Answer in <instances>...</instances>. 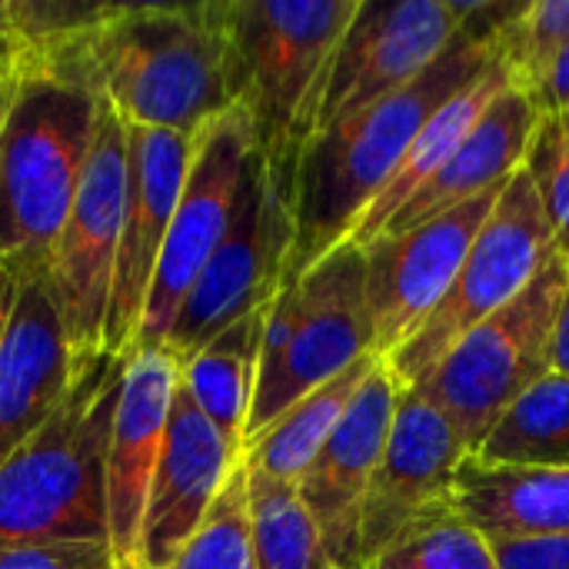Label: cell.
Masks as SVG:
<instances>
[{"instance_id":"1","label":"cell","mask_w":569,"mask_h":569,"mask_svg":"<svg viewBox=\"0 0 569 569\" xmlns=\"http://www.w3.org/2000/svg\"><path fill=\"white\" fill-rule=\"evenodd\" d=\"M497 63L493 37L457 30L450 47L403 90L313 133L293 173V250L283 283L300 280L337 247L403 163L423 123Z\"/></svg>"},{"instance_id":"2","label":"cell","mask_w":569,"mask_h":569,"mask_svg":"<svg viewBox=\"0 0 569 569\" xmlns=\"http://www.w3.org/2000/svg\"><path fill=\"white\" fill-rule=\"evenodd\" d=\"M100 97L73 47L0 57V263L47 267L77 197Z\"/></svg>"},{"instance_id":"3","label":"cell","mask_w":569,"mask_h":569,"mask_svg":"<svg viewBox=\"0 0 569 569\" xmlns=\"http://www.w3.org/2000/svg\"><path fill=\"white\" fill-rule=\"evenodd\" d=\"M77 53L123 123L197 137L237 107L220 0L113 3Z\"/></svg>"},{"instance_id":"4","label":"cell","mask_w":569,"mask_h":569,"mask_svg":"<svg viewBox=\"0 0 569 569\" xmlns=\"http://www.w3.org/2000/svg\"><path fill=\"white\" fill-rule=\"evenodd\" d=\"M123 370L127 357L77 353L57 410L0 467V537L107 543V457Z\"/></svg>"},{"instance_id":"5","label":"cell","mask_w":569,"mask_h":569,"mask_svg":"<svg viewBox=\"0 0 569 569\" xmlns=\"http://www.w3.org/2000/svg\"><path fill=\"white\" fill-rule=\"evenodd\" d=\"M360 0H220L233 103L267 167L293 187L307 110Z\"/></svg>"},{"instance_id":"6","label":"cell","mask_w":569,"mask_h":569,"mask_svg":"<svg viewBox=\"0 0 569 569\" xmlns=\"http://www.w3.org/2000/svg\"><path fill=\"white\" fill-rule=\"evenodd\" d=\"M370 353H377V340L367 307V263L357 243H343L300 280L280 283L267 307L247 440Z\"/></svg>"},{"instance_id":"7","label":"cell","mask_w":569,"mask_h":569,"mask_svg":"<svg viewBox=\"0 0 569 569\" xmlns=\"http://www.w3.org/2000/svg\"><path fill=\"white\" fill-rule=\"evenodd\" d=\"M567 290L569 263L553 253L520 297L473 327L420 387H410L457 427L470 453L503 410L550 373V340Z\"/></svg>"},{"instance_id":"8","label":"cell","mask_w":569,"mask_h":569,"mask_svg":"<svg viewBox=\"0 0 569 569\" xmlns=\"http://www.w3.org/2000/svg\"><path fill=\"white\" fill-rule=\"evenodd\" d=\"M553 253L557 247L540 197L527 170H517L503 187L493 213L480 227L440 307L393 357H387L393 380L403 390L420 387L473 327L520 297Z\"/></svg>"},{"instance_id":"9","label":"cell","mask_w":569,"mask_h":569,"mask_svg":"<svg viewBox=\"0 0 569 569\" xmlns=\"http://www.w3.org/2000/svg\"><path fill=\"white\" fill-rule=\"evenodd\" d=\"M290 250L293 187L267 167L260 150H253L230 230L187 293L163 347L183 360L237 320L263 310L287 277Z\"/></svg>"},{"instance_id":"10","label":"cell","mask_w":569,"mask_h":569,"mask_svg":"<svg viewBox=\"0 0 569 569\" xmlns=\"http://www.w3.org/2000/svg\"><path fill=\"white\" fill-rule=\"evenodd\" d=\"M127 197V123L100 100L93 147L77 197L47 257V280L73 353L103 350Z\"/></svg>"},{"instance_id":"11","label":"cell","mask_w":569,"mask_h":569,"mask_svg":"<svg viewBox=\"0 0 569 569\" xmlns=\"http://www.w3.org/2000/svg\"><path fill=\"white\" fill-rule=\"evenodd\" d=\"M257 150L250 120L240 107L217 117L193 137L190 170L170 220V233L143 303L133 350L163 347L170 327L193 290L197 277L210 263L213 250L230 230L247 160Z\"/></svg>"},{"instance_id":"12","label":"cell","mask_w":569,"mask_h":569,"mask_svg":"<svg viewBox=\"0 0 569 569\" xmlns=\"http://www.w3.org/2000/svg\"><path fill=\"white\" fill-rule=\"evenodd\" d=\"M457 37L450 0H360L307 110V140L413 83Z\"/></svg>"},{"instance_id":"13","label":"cell","mask_w":569,"mask_h":569,"mask_svg":"<svg viewBox=\"0 0 569 569\" xmlns=\"http://www.w3.org/2000/svg\"><path fill=\"white\" fill-rule=\"evenodd\" d=\"M467 457L470 450L457 427L420 390L400 387L390 440L363 503V569L413 527L453 513L457 470Z\"/></svg>"},{"instance_id":"14","label":"cell","mask_w":569,"mask_h":569,"mask_svg":"<svg viewBox=\"0 0 569 569\" xmlns=\"http://www.w3.org/2000/svg\"><path fill=\"white\" fill-rule=\"evenodd\" d=\"M500 193L503 187L413 230L360 247L367 263V307L373 320V340L383 360L393 357L440 307Z\"/></svg>"},{"instance_id":"15","label":"cell","mask_w":569,"mask_h":569,"mask_svg":"<svg viewBox=\"0 0 569 569\" xmlns=\"http://www.w3.org/2000/svg\"><path fill=\"white\" fill-rule=\"evenodd\" d=\"M193 137L127 123V197L123 227L103 323V350L127 357L133 350L143 303L170 233V220L190 170Z\"/></svg>"},{"instance_id":"16","label":"cell","mask_w":569,"mask_h":569,"mask_svg":"<svg viewBox=\"0 0 569 569\" xmlns=\"http://www.w3.org/2000/svg\"><path fill=\"white\" fill-rule=\"evenodd\" d=\"M73 363L77 353L67 340L47 267H3L0 467L57 410L70 387Z\"/></svg>"},{"instance_id":"17","label":"cell","mask_w":569,"mask_h":569,"mask_svg":"<svg viewBox=\"0 0 569 569\" xmlns=\"http://www.w3.org/2000/svg\"><path fill=\"white\" fill-rule=\"evenodd\" d=\"M400 383L387 360H380L363 380L357 400L320 447L313 463L297 480V493L310 510L323 547L337 569H363L360 563V523L363 503L390 440Z\"/></svg>"},{"instance_id":"18","label":"cell","mask_w":569,"mask_h":569,"mask_svg":"<svg viewBox=\"0 0 569 569\" xmlns=\"http://www.w3.org/2000/svg\"><path fill=\"white\" fill-rule=\"evenodd\" d=\"M240 463L243 450L227 443L223 433L197 410L183 383H177L163 453L147 493L130 569L170 567L203 527L210 507Z\"/></svg>"},{"instance_id":"19","label":"cell","mask_w":569,"mask_h":569,"mask_svg":"<svg viewBox=\"0 0 569 569\" xmlns=\"http://www.w3.org/2000/svg\"><path fill=\"white\" fill-rule=\"evenodd\" d=\"M180 357L170 347L127 353L107 457V543L117 569L133 567L147 493L163 453Z\"/></svg>"},{"instance_id":"20","label":"cell","mask_w":569,"mask_h":569,"mask_svg":"<svg viewBox=\"0 0 569 569\" xmlns=\"http://www.w3.org/2000/svg\"><path fill=\"white\" fill-rule=\"evenodd\" d=\"M540 123L537 107L517 87H507L473 123L457 153L393 213L380 237H393L413 230L447 210H457L490 190L510 183L517 170H523L530 137ZM377 237V240H380Z\"/></svg>"},{"instance_id":"21","label":"cell","mask_w":569,"mask_h":569,"mask_svg":"<svg viewBox=\"0 0 569 569\" xmlns=\"http://www.w3.org/2000/svg\"><path fill=\"white\" fill-rule=\"evenodd\" d=\"M453 513L497 540L569 533V467H510L467 457L457 470Z\"/></svg>"},{"instance_id":"22","label":"cell","mask_w":569,"mask_h":569,"mask_svg":"<svg viewBox=\"0 0 569 569\" xmlns=\"http://www.w3.org/2000/svg\"><path fill=\"white\" fill-rule=\"evenodd\" d=\"M513 87L503 63L497 60L480 80H473L467 90H460L450 103H443L417 133V140L410 143L403 163L393 170V177L387 180V187L377 193V200L370 203V210L360 217V223L350 233V243L357 247H370L383 227L393 220V213L457 153V147L467 140V133L473 130V123L483 117V110L507 90Z\"/></svg>"},{"instance_id":"23","label":"cell","mask_w":569,"mask_h":569,"mask_svg":"<svg viewBox=\"0 0 569 569\" xmlns=\"http://www.w3.org/2000/svg\"><path fill=\"white\" fill-rule=\"evenodd\" d=\"M267 307L237 320L220 337H213L207 347H200L180 360L183 390L190 393L197 410L237 450H243V443H247V420H250V407L257 397Z\"/></svg>"},{"instance_id":"24","label":"cell","mask_w":569,"mask_h":569,"mask_svg":"<svg viewBox=\"0 0 569 569\" xmlns=\"http://www.w3.org/2000/svg\"><path fill=\"white\" fill-rule=\"evenodd\" d=\"M383 357L370 353L360 363H353L350 370H343L340 377H333L323 387L300 397L293 407H287L270 427H263L257 437L247 440L243 463L273 477V480L297 487V480L313 463L320 447L330 440V433L337 430V423L343 420V413L357 400L363 380L370 377V370Z\"/></svg>"},{"instance_id":"25","label":"cell","mask_w":569,"mask_h":569,"mask_svg":"<svg viewBox=\"0 0 569 569\" xmlns=\"http://www.w3.org/2000/svg\"><path fill=\"white\" fill-rule=\"evenodd\" d=\"M470 457L510 467H569V377H540Z\"/></svg>"},{"instance_id":"26","label":"cell","mask_w":569,"mask_h":569,"mask_svg":"<svg viewBox=\"0 0 569 569\" xmlns=\"http://www.w3.org/2000/svg\"><path fill=\"white\" fill-rule=\"evenodd\" d=\"M257 569H337L293 483L247 467Z\"/></svg>"},{"instance_id":"27","label":"cell","mask_w":569,"mask_h":569,"mask_svg":"<svg viewBox=\"0 0 569 569\" xmlns=\"http://www.w3.org/2000/svg\"><path fill=\"white\" fill-rule=\"evenodd\" d=\"M497 60L510 83L523 93L537 87L543 70L569 43V0H527L497 30Z\"/></svg>"},{"instance_id":"28","label":"cell","mask_w":569,"mask_h":569,"mask_svg":"<svg viewBox=\"0 0 569 569\" xmlns=\"http://www.w3.org/2000/svg\"><path fill=\"white\" fill-rule=\"evenodd\" d=\"M167 569H257L253 537H250L247 463L233 470L223 493L210 507L203 527Z\"/></svg>"},{"instance_id":"29","label":"cell","mask_w":569,"mask_h":569,"mask_svg":"<svg viewBox=\"0 0 569 569\" xmlns=\"http://www.w3.org/2000/svg\"><path fill=\"white\" fill-rule=\"evenodd\" d=\"M367 569H500V563L483 533L457 513H443L403 533Z\"/></svg>"},{"instance_id":"30","label":"cell","mask_w":569,"mask_h":569,"mask_svg":"<svg viewBox=\"0 0 569 569\" xmlns=\"http://www.w3.org/2000/svg\"><path fill=\"white\" fill-rule=\"evenodd\" d=\"M110 10V0H0V40L13 50H63L83 40Z\"/></svg>"},{"instance_id":"31","label":"cell","mask_w":569,"mask_h":569,"mask_svg":"<svg viewBox=\"0 0 569 569\" xmlns=\"http://www.w3.org/2000/svg\"><path fill=\"white\" fill-rule=\"evenodd\" d=\"M523 170L540 197L557 253L569 263V113L540 117Z\"/></svg>"},{"instance_id":"32","label":"cell","mask_w":569,"mask_h":569,"mask_svg":"<svg viewBox=\"0 0 569 569\" xmlns=\"http://www.w3.org/2000/svg\"><path fill=\"white\" fill-rule=\"evenodd\" d=\"M0 569H117L107 543L0 537Z\"/></svg>"},{"instance_id":"33","label":"cell","mask_w":569,"mask_h":569,"mask_svg":"<svg viewBox=\"0 0 569 569\" xmlns=\"http://www.w3.org/2000/svg\"><path fill=\"white\" fill-rule=\"evenodd\" d=\"M490 547L500 569H569V533L550 540H497Z\"/></svg>"},{"instance_id":"34","label":"cell","mask_w":569,"mask_h":569,"mask_svg":"<svg viewBox=\"0 0 569 569\" xmlns=\"http://www.w3.org/2000/svg\"><path fill=\"white\" fill-rule=\"evenodd\" d=\"M540 117L547 113H569V43L553 57V63L543 70L537 87L527 93Z\"/></svg>"},{"instance_id":"35","label":"cell","mask_w":569,"mask_h":569,"mask_svg":"<svg viewBox=\"0 0 569 569\" xmlns=\"http://www.w3.org/2000/svg\"><path fill=\"white\" fill-rule=\"evenodd\" d=\"M550 373L569 377V290L567 297H563V303H560L553 340H550Z\"/></svg>"},{"instance_id":"36","label":"cell","mask_w":569,"mask_h":569,"mask_svg":"<svg viewBox=\"0 0 569 569\" xmlns=\"http://www.w3.org/2000/svg\"><path fill=\"white\" fill-rule=\"evenodd\" d=\"M0 327H3V267H0Z\"/></svg>"},{"instance_id":"37","label":"cell","mask_w":569,"mask_h":569,"mask_svg":"<svg viewBox=\"0 0 569 569\" xmlns=\"http://www.w3.org/2000/svg\"><path fill=\"white\" fill-rule=\"evenodd\" d=\"M0 50H7V43H3V40H0Z\"/></svg>"},{"instance_id":"38","label":"cell","mask_w":569,"mask_h":569,"mask_svg":"<svg viewBox=\"0 0 569 569\" xmlns=\"http://www.w3.org/2000/svg\"><path fill=\"white\" fill-rule=\"evenodd\" d=\"M7 50H10V47H7ZM7 50H0V53H7Z\"/></svg>"},{"instance_id":"39","label":"cell","mask_w":569,"mask_h":569,"mask_svg":"<svg viewBox=\"0 0 569 569\" xmlns=\"http://www.w3.org/2000/svg\"><path fill=\"white\" fill-rule=\"evenodd\" d=\"M0 57H3V53H0Z\"/></svg>"}]
</instances>
